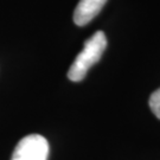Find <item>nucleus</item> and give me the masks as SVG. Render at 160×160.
Wrapping results in <instances>:
<instances>
[{
	"mask_svg": "<svg viewBox=\"0 0 160 160\" xmlns=\"http://www.w3.org/2000/svg\"><path fill=\"white\" fill-rule=\"evenodd\" d=\"M107 48V38L103 31H97L87 40L83 50L77 55L68 71V77L72 82H80L87 76L88 70L96 64Z\"/></svg>",
	"mask_w": 160,
	"mask_h": 160,
	"instance_id": "1",
	"label": "nucleus"
},
{
	"mask_svg": "<svg viewBox=\"0 0 160 160\" xmlns=\"http://www.w3.org/2000/svg\"><path fill=\"white\" fill-rule=\"evenodd\" d=\"M48 140L39 134H30L18 142L11 160H48Z\"/></svg>",
	"mask_w": 160,
	"mask_h": 160,
	"instance_id": "2",
	"label": "nucleus"
},
{
	"mask_svg": "<svg viewBox=\"0 0 160 160\" xmlns=\"http://www.w3.org/2000/svg\"><path fill=\"white\" fill-rule=\"evenodd\" d=\"M107 0H80L74 12V22L78 26L90 23L101 12Z\"/></svg>",
	"mask_w": 160,
	"mask_h": 160,
	"instance_id": "3",
	"label": "nucleus"
},
{
	"mask_svg": "<svg viewBox=\"0 0 160 160\" xmlns=\"http://www.w3.org/2000/svg\"><path fill=\"white\" fill-rule=\"evenodd\" d=\"M149 108L152 109L155 116L160 119V88L149 97Z\"/></svg>",
	"mask_w": 160,
	"mask_h": 160,
	"instance_id": "4",
	"label": "nucleus"
}]
</instances>
